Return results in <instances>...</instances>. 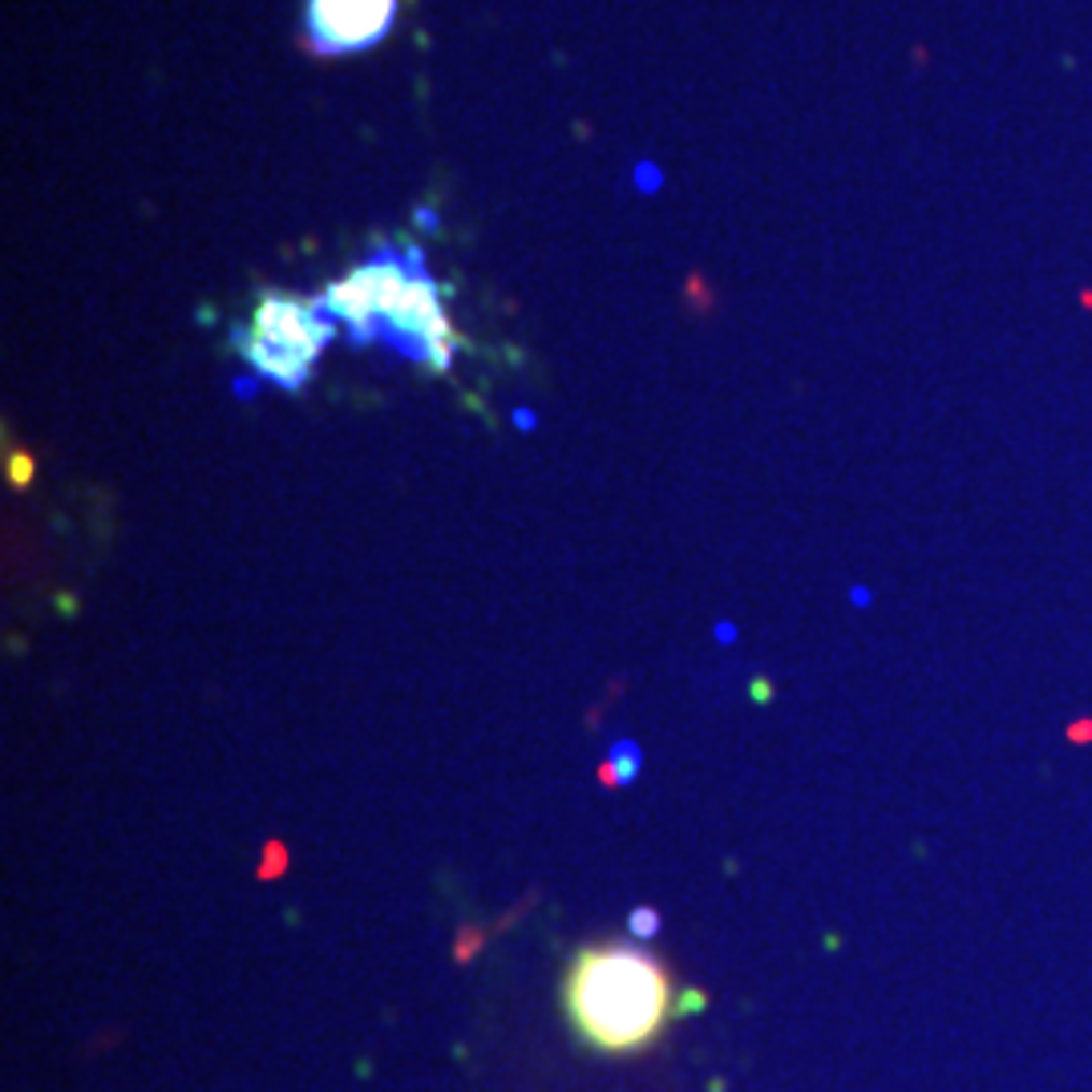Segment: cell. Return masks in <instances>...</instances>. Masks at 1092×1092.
<instances>
[{"label":"cell","mask_w":1092,"mask_h":1092,"mask_svg":"<svg viewBox=\"0 0 1092 1092\" xmlns=\"http://www.w3.org/2000/svg\"><path fill=\"white\" fill-rule=\"evenodd\" d=\"M337 332L340 324L324 312L320 296L303 300L287 292H264L252 320L236 328V349L264 381L296 393L308 385L320 353L332 344Z\"/></svg>","instance_id":"cell-3"},{"label":"cell","mask_w":1092,"mask_h":1092,"mask_svg":"<svg viewBox=\"0 0 1092 1092\" xmlns=\"http://www.w3.org/2000/svg\"><path fill=\"white\" fill-rule=\"evenodd\" d=\"M397 20V0H303V37L316 57H349L381 45Z\"/></svg>","instance_id":"cell-4"},{"label":"cell","mask_w":1092,"mask_h":1092,"mask_svg":"<svg viewBox=\"0 0 1092 1092\" xmlns=\"http://www.w3.org/2000/svg\"><path fill=\"white\" fill-rule=\"evenodd\" d=\"M324 312L353 337V344H388L405 360L445 372L454 365L457 332L417 243H381L349 275L324 287Z\"/></svg>","instance_id":"cell-1"},{"label":"cell","mask_w":1092,"mask_h":1092,"mask_svg":"<svg viewBox=\"0 0 1092 1092\" xmlns=\"http://www.w3.org/2000/svg\"><path fill=\"white\" fill-rule=\"evenodd\" d=\"M672 988L648 951L627 942L587 947L567 975V1016L604 1052H632L655 1040L668 1020Z\"/></svg>","instance_id":"cell-2"}]
</instances>
